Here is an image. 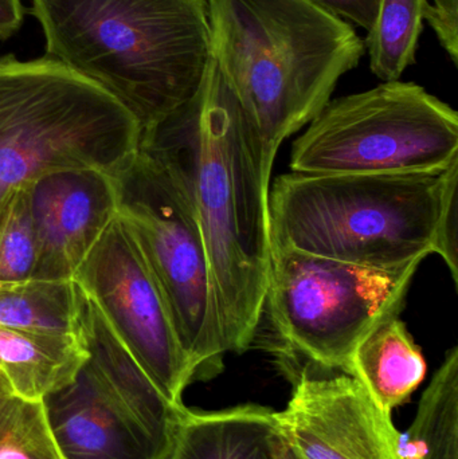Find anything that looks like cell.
<instances>
[{
	"label": "cell",
	"mask_w": 458,
	"mask_h": 459,
	"mask_svg": "<svg viewBox=\"0 0 458 459\" xmlns=\"http://www.w3.org/2000/svg\"><path fill=\"white\" fill-rule=\"evenodd\" d=\"M458 161V113L413 82L392 81L328 102L296 140L298 174H440Z\"/></svg>",
	"instance_id": "7"
},
{
	"label": "cell",
	"mask_w": 458,
	"mask_h": 459,
	"mask_svg": "<svg viewBox=\"0 0 458 459\" xmlns=\"http://www.w3.org/2000/svg\"><path fill=\"white\" fill-rule=\"evenodd\" d=\"M427 361L400 317L384 321L355 348L349 372L386 414L409 401L427 377Z\"/></svg>",
	"instance_id": "15"
},
{
	"label": "cell",
	"mask_w": 458,
	"mask_h": 459,
	"mask_svg": "<svg viewBox=\"0 0 458 459\" xmlns=\"http://www.w3.org/2000/svg\"><path fill=\"white\" fill-rule=\"evenodd\" d=\"M428 0H378L373 26L366 38L370 69L384 82L400 81L416 64Z\"/></svg>",
	"instance_id": "19"
},
{
	"label": "cell",
	"mask_w": 458,
	"mask_h": 459,
	"mask_svg": "<svg viewBox=\"0 0 458 459\" xmlns=\"http://www.w3.org/2000/svg\"><path fill=\"white\" fill-rule=\"evenodd\" d=\"M212 56L236 96L271 183L288 137L331 101L366 45L354 27L312 0H207Z\"/></svg>",
	"instance_id": "2"
},
{
	"label": "cell",
	"mask_w": 458,
	"mask_h": 459,
	"mask_svg": "<svg viewBox=\"0 0 458 459\" xmlns=\"http://www.w3.org/2000/svg\"><path fill=\"white\" fill-rule=\"evenodd\" d=\"M22 0H0V39H10L23 24Z\"/></svg>",
	"instance_id": "25"
},
{
	"label": "cell",
	"mask_w": 458,
	"mask_h": 459,
	"mask_svg": "<svg viewBox=\"0 0 458 459\" xmlns=\"http://www.w3.org/2000/svg\"><path fill=\"white\" fill-rule=\"evenodd\" d=\"M113 180L118 218L160 289L194 380L215 377L228 351L206 245L190 202L164 164L143 147Z\"/></svg>",
	"instance_id": "6"
},
{
	"label": "cell",
	"mask_w": 458,
	"mask_h": 459,
	"mask_svg": "<svg viewBox=\"0 0 458 459\" xmlns=\"http://www.w3.org/2000/svg\"><path fill=\"white\" fill-rule=\"evenodd\" d=\"M42 404L61 459L167 458L89 359L72 383Z\"/></svg>",
	"instance_id": "12"
},
{
	"label": "cell",
	"mask_w": 458,
	"mask_h": 459,
	"mask_svg": "<svg viewBox=\"0 0 458 459\" xmlns=\"http://www.w3.org/2000/svg\"><path fill=\"white\" fill-rule=\"evenodd\" d=\"M400 459H458V348L445 359L422 395L410 428L400 433Z\"/></svg>",
	"instance_id": "17"
},
{
	"label": "cell",
	"mask_w": 458,
	"mask_h": 459,
	"mask_svg": "<svg viewBox=\"0 0 458 459\" xmlns=\"http://www.w3.org/2000/svg\"><path fill=\"white\" fill-rule=\"evenodd\" d=\"M48 56L93 81L142 134L198 91L212 59L207 0H31Z\"/></svg>",
	"instance_id": "3"
},
{
	"label": "cell",
	"mask_w": 458,
	"mask_h": 459,
	"mask_svg": "<svg viewBox=\"0 0 458 459\" xmlns=\"http://www.w3.org/2000/svg\"><path fill=\"white\" fill-rule=\"evenodd\" d=\"M328 13L370 30L376 15L378 0H312Z\"/></svg>",
	"instance_id": "24"
},
{
	"label": "cell",
	"mask_w": 458,
	"mask_h": 459,
	"mask_svg": "<svg viewBox=\"0 0 458 459\" xmlns=\"http://www.w3.org/2000/svg\"><path fill=\"white\" fill-rule=\"evenodd\" d=\"M161 395L182 409L194 372L160 289L131 231L116 218L73 278Z\"/></svg>",
	"instance_id": "9"
},
{
	"label": "cell",
	"mask_w": 458,
	"mask_h": 459,
	"mask_svg": "<svg viewBox=\"0 0 458 459\" xmlns=\"http://www.w3.org/2000/svg\"><path fill=\"white\" fill-rule=\"evenodd\" d=\"M88 359L80 336L0 326V372L16 396L43 398L74 380Z\"/></svg>",
	"instance_id": "16"
},
{
	"label": "cell",
	"mask_w": 458,
	"mask_h": 459,
	"mask_svg": "<svg viewBox=\"0 0 458 459\" xmlns=\"http://www.w3.org/2000/svg\"><path fill=\"white\" fill-rule=\"evenodd\" d=\"M457 188L458 183L452 186L448 195H446L443 214H441L440 226L437 230L435 251V254H438L448 266L454 285L458 283Z\"/></svg>",
	"instance_id": "23"
},
{
	"label": "cell",
	"mask_w": 458,
	"mask_h": 459,
	"mask_svg": "<svg viewBox=\"0 0 458 459\" xmlns=\"http://www.w3.org/2000/svg\"><path fill=\"white\" fill-rule=\"evenodd\" d=\"M458 161L440 174H290L269 190L272 248L374 269L435 254Z\"/></svg>",
	"instance_id": "4"
},
{
	"label": "cell",
	"mask_w": 458,
	"mask_h": 459,
	"mask_svg": "<svg viewBox=\"0 0 458 459\" xmlns=\"http://www.w3.org/2000/svg\"><path fill=\"white\" fill-rule=\"evenodd\" d=\"M277 417L298 459H400L392 415L351 375H301Z\"/></svg>",
	"instance_id": "10"
},
{
	"label": "cell",
	"mask_w": 458,
	"mask_h": 459,
	"mask_svg": "<svg viewBox=\"0 0 458 459\" xmlns=\"http://www.w3.org/2000/svg\"><path fill=\"white\" fill-rule=\"evenodd\" d=\"M424 21L435 30L452 62L458 65V0H433L432 4L427 3Z\"/></svg>",
	"instance_id": "22"
},
{
	"label": "cell",
	"mask_w": 458,
	"mask_h": 459,
	"mask_svg": "<svg viewBox=\"0 0 458 459\" xmlns=\"http://www.w3.org/2000/svg\"><path fill=\"white\" fill-rule=\"evenodd\" d=\"M2 377H3V374H2V372H0V379H2Z\"/></svg>",
	"instance_id": "26"
},
{
	"label": "cell",
	"mask_w": 458,
	"mask_h": 459,
	"mask_svg": "<svg viewBox=\"0 0 458 459\" xmlns=\"http://www.w3.org/2000/svg\"><path fill=\"white\" fill-rule=\"evenodd\" d=\"M0 459H61L42 402L16 396L4 375L0 379Z\"/></svg>",
	"instance_id": "20"
},
{
	"label": "cell",
	"mask_w": 458,
	"mask_h": 459,
	"mask_svg": "<svg viewBox=\"0 0 458 459\" xmlns=\"http://www.w3.org/2000/svg\"><path fill=\"white\" fill-rule=\"evenodd\" d=\"M75 283V282H74ZM77 286V283H75ZM78 336L102 379L169 455L180 411L172 406L116 336L97 305L77 286Z\"/></svg>",
	"instance_id": "13"
},
{
	"label": "cell",
	"mask_w": 458,
	"mask_h": 459,
	"mask_svg": "<svg viewBox=\"0 0 458 459\" xmlns=\"http://www.w3.org/2000/svg\"><path fill=\"white\" fill-rule=\"evenodd\" d=\"M419 264L374 269L272 248L265 305L288 345L347 374L357 345L379 324L400 317Z\"/></svg>",
	"instance_id": "8"
},
{
	"label": "cell",
	"mask_w": 458,
	"mask_h": 459,
	"mask_svg": "<svg viewBox=\"0 0 458 459\" xmlns=\"http://www.w3.org/2000/svg\"><path fill=\"white\" fill-rule=\"evenodd\" d=\"M140 147L164 164L190 202L212 266L226 351L245 352L265 310L271 183L212 56L195 94L144 132Z\"/></svg>",
	"instance_id": "1"
},
{
	"label": "cell",
	"mask_w": 458,
	"mask_h": 459,
	"mask_svg": "<svg viewBox=\"0 0 458 459\" xmlns=\"http://www.w3.org/2000/svg\"><path fill=\"white\" fill-rule=\"evenodd\" d=\"M38 242L29 186L13 191L0 210V283L31 280Z\"/></svg>",
	"instance_id": "21"
},
{
	"label": "cell",
	"mask_w": 458,
	"mask_h": 459,
	"mask_svg": "<svg viewBox=\"0 0 458 459\" xmlns=\"http://www.w3.org/2000/svg\"><path fill=\"white\" fill-rule=\"evenodd\" d=\"M38 258L31 280L73 281L91 248L117 218L112 175L72 169L29 186Z\"/></svg>",
	"instance_id": "11"
},
{
	"label": "cell",
	"mask_w": 458,
	"mask_h": 459,
	"mask_svg": "<svg viewBox=\"0 0 458 459\" xmlns=\"http://www.w3.org/2000/svg\"><path fill=\"white\" fill-rule=\"evenodd\" d=\"M166 459H298L277 412L257 404L180 411Z\"/></svg>",
	"instance_id": "14"
},
{
	"label": "cell",
	"mask_w": 458,
	"mask_h": 459,
	"mask_svg": "<svg viewBox=\"0 0 458 459\" xmlns=\"http://www.w3.org/2000/svg\"><path fill=\"white\" fill-rule=\"evenodd\" d=\"M0 326L77 336L78 294L74 281L0 283Z\"/></svg>",
	"instance_id": "18"
},
{
	"label": "cell",
	"mask_w": 458,
	"mask_h": 459,
	"mask_svg": "<svg viewBox=\"0 0 458 459\" xmlns=\"http://www.w3.org/2000/svg\"><path fill=\"white\" fill-rule=\"evenodd\" d=\"M140 143L134 115L93 81L50 56L0 58V210L13 191L46 175L115 177Z\"/></svg>",
	"instance_id": "5"
}]
</instances>
